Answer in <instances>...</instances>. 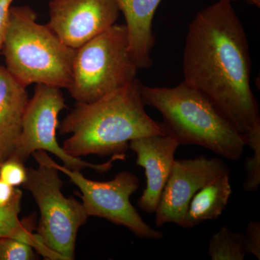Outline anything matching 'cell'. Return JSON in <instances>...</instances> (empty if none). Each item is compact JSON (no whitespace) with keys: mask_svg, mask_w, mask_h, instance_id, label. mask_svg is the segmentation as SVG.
<instances>
[{"mask_svg":"<svg viewBox=\"0 0 260 260\" xmlns=\"http://www.w3.org/2000/svg\"><path fill=\"white\" fill-rule=\"evenodd\" d=\"M182 69L184 81L204 93L246 139L260 129L249 42L232 3L218 0L195 15L186 34Z\"/></svg>","mask_w":260,"mask_h":260,"instance_id":"obj_1","label":"cell"},{"mask_svg":"<svg viewBox=\"0 0 260 260\" xmlns=\"http://www.w3.org/2000/svg\"><path fill=\"white\" fill-rule=\"evenodd\" d=\"M143 84L135 79L119 90L91 103H77L58 129L70 136L63 143L67 153L80 158L125 153L131 140L166 135L161 123L145 111Z\"/></svg>","mask_w":260,"mask_h":260,"instance_id":"obj_2","label":"cell"},{"mask_svg":"<svg viewBox=\"0 0 260 260\" xmlns=\"http://www.w3.org/2000/svg\"><path fill=\"white\" fill-rule=\"evenodd\" d=\"M145 105L162 116L166 135L179 145H196L230 160L242 157L247 143L204 93L183 80L173 88L142 85Z\"/></svg>","mask_w":260,"mask_h":260,"instance_id":"obj_3","label":"cell"},{"mask_svg":"<svg viewBox=\"0 0 260 260\" xmlns=\"http://www.w3.org/2000/svg\"><path fill=\"white\" fill-rule=\"evenodd\" d=\"M5 68L24 86L69 88L76 49L68 47L27 5L12 6L2 50Z\"/></svg>","mask_w":260,"mask_h":260,"instance_id":"obj_4","label":"cell"},{"mask_svg":"<svg viewBox=\"0 0 260 260\" xmlns=\"http://www.w3.org/2000/svg\"><path fill=\"white\" fill-rule=\"evenodd\" d=\"M138 70L125 25L115 23L76 49L68 90L77 103L95 102L136 79Z\"/></svg>","mask_w":260,"mask_h":260,"instance_id":"obj_5","label":"cell"},{"mask_svg":"<svg viewBox=\"0 0 260 260\" xmlns=\"http://www.w3.org/2000/svg\"><path fill=\"white\" fill-rule=\"evenodd\" d=\"M31 155L38 167L27 169L23 186L31 193L40 211L36 234L43 245L61 260L74 259L78 232L88 215L81 203L63 194L64 182L47 152L37 150Z\"/></svg>","mask_w":260,"mask_h":260,"instance_id":"obj_6","label":"cell"},{"mask_svg":"<svg viewBox=\"0 0 260 260\" xmlns=\"http://www.w3.org/2000/svg\"><path fill=\"white\" fill-rule=\"evenodd\" d=\"M66 107L60 88L37 84L24 114L21 133L10 158L25 162L34 152L44 150L60 159L64 167L70 170L88 168L99 173L109 172L116 160H125V153L115 154L108 161L95 164L67 153L56 139L58 116Z\"/></svg>","mask_w":260,"mask_h":260,"instance_id":"obj_7","label":"cell"},{"mask_svg":"<svg viewBox=\"0 0 260 260\" xmlns=\"http://www.w3.org/2000/svg\"><path fill=\"white\" fill-rule=\"evenodd\" d=\"M52 164L79 188L82 204L88 217H98L123 225L143 239L158 240L164 237L162 232L145 223L130 202V197L140 186L139 179L133 173L121 172L112 180L96 181L87 179L80 171L70 170L54 160Z\"/></svg>","mask_w":260,"mask_h":260,"instance_id":"obj_8","label":"cell"},{"mask_svg":"<svg viewBox=\"0 0 260 260\" xmlns=\"http://www.w3.org/2000/svg\"><path fill=\"white\" fill-rule=\"evenodd\" d=\"M226 174L229 169L219 158L200 155L175 159L155 210V225L175 223L180 226L194 195L215 177Z\"/></svg>","mask_w":260,"mask_h":260,"instance_id":"obj_9","label":"cell"},{"mask_svg":"<svg viewBox=\"0 0 260 260\" xmlns=\"http://www.w3.org/2000/svg\"><path fill=\"white\" fill-rule=\"evenodd\" d=\"M49 8L47 25L75 49L112 27L120 14L115 0H51Z\"/></svg>","mask_w":260,"mask_h":260,"instance_id":"obj_10","label":"cell"},{"mask_svg":"<svg viewBox=\"0 0 260 260\" xmlns=\"http://www.w3.org/2000/svg\"><path fill=\"white\" fill-rule=\"evenodd\" d=\"M179 145L167 135H150L129 142V148L137 155V165L145 169L146 186L138 202L145 213H155Z\"/></svg>","mask_w":260,"mask_h":260,"instance_id":"obj_11","label":"cell"},{"mask_svg":"<svg viewBox=\"0 0 260 260\" xmlns=\"http://www.w3.org/2000/svg\"><path fill=\"white\" fill-rule=\"evenodd\" d=\"M125 18L129 49L139 69L153 64L154 15L162 0H115Z\"/></svg>","mask_w":260,"mask_h":260,"instance_id":"obj_12","label":"cell"},{"mask_svg":"<svg viewBox=\"0 0 260 260\" xmlns=\"http://www.w3.org/2000/svg\"><path fill=\"white\" fill-rule=\"evenodd\" d=\"M28 101L26 87L0 65V153L4 160L14 151Z\"/></svg>","mask_w":260,"mask_h":260,"instance_id":"obj_13","label":"cell"},{"mask_svg":"<svg viewBox=\"0 0 260 260\" xmlns=\"http://www.w3.org/2000/svg\"><path fill=\"white\" fill-rule=\"evenodd\" d=\"M232 193L229 174L215 177L191 198L180 227L190 229L206 220L218 218Z\"/></svg>","mask_w":260,"mask_h":260,"instance_id":"obj_14","label":"cell"},{"mask_svg":"<svg viewBox=\"0 0 260 260\" xmlns=\"http://www.w3.org/2000/svg\"><path fill=\"white\" fill-rule=\"evenodd\" d=\"M23 193L16 188L14 196L7 205H0V238H12L28 243L37 253L45 259L61 260L59 256L43 245L37 234L32 232L31 217L28 220H20Z\"/></svg>","mask_w":260,"mask_h":260,"instance_id":"obj_15","label":"cell"},{"mask_svg":"<svg viewBox=\"0 0 260 260\" xmlns=\"http://www.w3.org/2000/svg\"><path fill=\"white\" fill-rule=\"evenodd\" d=\"M208 253L212 260H243L246 254L244 235L222 226L210 239Z\"/></svg>","mask_w":260,"mask_h":260,"instance_id":"obj_16","label":"cell"},{"mask_svg":"<svg viewBox=\"0 0 260 260\" xmlns=\"http://www.w3.org/2000/svg\"><path fill=\"white\" fill-rule=\"evenodd\" d=\"M248 146L253 154L244 162V189L248 192L258 191L260 185V129L255 130L247 137Z\"/></svg>","mask_w":260,"mask_h":260,"instance_id":"obj_17","label":"cell"},{"mask_svg":"<svg viewBox=\"0 0 260 260\" xmlns=\"http://www.w3.org/2000/svg\"><path fill=\"white\" fill-rule=\"evenodd\" d=\"M35 251L28 243L12 238H0V260L38 259Z\"/></svg>","mask_w":260,"mask_h":260,"instance_id":"obj_18","label":"cell"},{"mask_svg":"<svg viewBox=\"0 0 260 260\" xmlns=\"http://www.w3.org/2000/svg\"><path fill=\"white\" fill-rule=\"evenodd\" d=\"M27 179L24 162L13 158L3 160L0 165V179L13 187L23 185Z\"/></svg>","mask_w":260,"mask_h":260,"instance_id":"obj_19","label":"cell"},{"mask_svg":"<svg viewBox=\"0 0 260 260\" xmlns=\"http://www.w3.org/2000/svg\"><path fill=\"white\" fill-rule=\"evenodd\" d=\"M244 235L246 254H251L260 259V222H249Z\"/></svg>","mask_w":260,"mask_h":260,"instance_id":"obj_20","label":"cell"},{"mask_svg":"<svg viewBox=\"0 0 260 260\" xmlns=\"http://www.w3.org/2000/svg\"><path fill=\"white\" fill-rule=\"evenodd\" d=\"M13 1L14 0H0V52L8 26L10 8Z\"/></svg>","mask_w":260,"mask_h":260,"instance_id":"obj_21","label":"cell"},{"mask_svg":"<svg viewBox=\"0 0 260 260\" xmlns=\"http://www.w3.org/2000/svg\"><path fill=\"white\" fill-rule=\"evenodd\" d=\"M16 187L9 185L0 179V205L8 204L14 196Z\"/></svg>","mask_w":260,"mask_h":260,"instance_id":"obj_22","label":"cell"},{"mask_svg":"<svg viewBox=\"0 0 260 260\" xmlns=\"http://www.w3.org/2000/svg\"><path fill=\"white\" fill-rule=\"evenodd\" d=\"M220 1L228 2V3H232L234 2L244 1L249 4L254 5V6L259 8L260 7V0H220Z\"/></svg>","mask_w":260,"mask_h":260,"instance_id":"obj_23","label":"cell"},{"mask_svg":"<svg viewBox=\"0 0 260 260\" xmlns=\"http://www.w3.org/2000/svg\"><path fill=\"white\" fill-rule=\"evenodd\" d=\"M3 156H2L1 153H0V165H1L2 162L3 161Z\"/></svg>","mask_w":260,"mask_h":260,"instance_id":"obj_24","label":"cell"}]
</instances>
